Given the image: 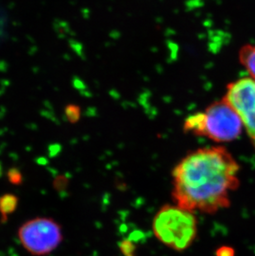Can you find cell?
<instances>
[{
  "mask_svg": "<svg viewBox=\"0 0 255 256\" xmlns=\"http://www.w3.org/2000/svg\"><path fill=\"white\" fill-rule=\"evenodd\" d=\"M240 165L224 147L188 152L172 171V198L186 210L214 214L230 205L240 186Z\"/></svg>",
  "mask_w": 255,
  "mask_h": 256,
  "instance_id": "cell-1",
  "label": "cell"
},
{
  "mask_svg": "<svg viewBox=\"0 0 255 256\" xmlns=\"http://www.w3.org/2000/svg\"><path fill=\"white\" fill-rule=\"evenodd\" d=\"M243 128L240 116L224 99L210 104L204 112L188 116L183 124V130L186 133L217 142L234 140Z\"/></svg>",
  "mask_w": 255,
  "mask_h": 256,
  "instance_id": "cell-2",
  "label": "cell"
},
{
  "mask_svg": "<svg viewBox=\"0 0 255 256\" xmlns=\"http://www.w3.org/2000/svg\"><path fill=\"white\" fill-rule=\"evenodd\" d=\"M152 232L166 246L184 252L193 244L198 232V219L192 210L180 206L165 205L156 213Z\"/></svg>",
  "mask_w": 255,
  "mask_h": 256,
  "instance_id": "cell-3",
  "label": "cell"
},
{
  "mask_svg": "<svg viewBox=\"0 0 255 256\" xmlns=\"http://www.w3.org/2000/svg\"><path fill=\"white\" fill-rule=\"evenodd\" d=\"M18 237L29 254L45 256L52 253L62 242V229L53 218H35L20 226Z\"/></svg>",
  "mask_w": 255,
  "mask_h": 256,
  "instance_id": "cell-4",
  "label": "cell"
},
{
  "mask_svg": "<svg viewBox=\"0 0 255 256\" xmlns=\"http://www.w3.org/2000/svg\"><path fill=\"white\" fill-rule=\"evenodd\" d=\"M223 99L238 114L255 145V80L244 78L230 83Z\"/></svg>",
  "mask_w": 255,
  "mask_h": 256,
  "instance_id": "cell-5",
  "label": "cell"
},
{
  "mask_svg": "<svg viewBox=\"0 0 255 256\" xmlns=\"http://www.w3.org/2000/svg\"><path fill=\"white\" fill-rule=\"evenodd\" d=\"M238 59L250 78L255 80V45L248 44L242 46L238 52Z\"/></svg>",
  "mask_w": 255,
  "mask_h": 256,
  "instance_id": "cell-6",
  "label": "cell"
},
{
  "mask_svg": "<svg viewBox=\"0 0 255 256\" xmlns=\"http://www.w3.org/2000/svg\"><path fill=\"white\" fill-rule=\"evenodd\" d=\"M18 198L14 194H4L0 196V214L6 218L17 210Z\"/></svg>",
  "mask_w": 255,
  "mask_h": 256,
  "instance_id": "cell-7",
  "label": "cell"
},
{
  "mask_svg": "<svg viewBox=\"0 0 255 256\" xmlns=\"http://www.w3.org/2000/svg\"><path fill=\"white\" fill-rule=\"evenodd\" d=\"M7 176L10 184H14V185H20L22 184V175L21 172L18 168H14L8 170Z\"/></svg>",
  "mask_w": 255,
  "mask_h": 256,
  "instance_id": "cell-8",
  "label": "cell"
},
{
  "mask_svg": "<svg viewBox=\"0 0 255 256\" xmlns=\"http://www.w3.org/2000/svg\"><path fill=\"white\" fill-rule=\"evenodd\" d=\"M66 114L68 116L69 120L72 122H76L80 118V110L78 107L69 106L66 109Z\"/></svg>",
  "mask_w": 255,
  "mask_h": 256,
  "instance_id": "cell-9",
  "label": "cell"
},
{
  "mask_svg": "<svg viewBox=\"0 0 255 256\" xmlns=\"http://www.w3.org/2000/svg\"><path fill=\"white\" fill-rule=\"evenodd\" d=\"M64 24L65 22H63V21L58 20H56L54 22H53V28H54L59 38H63V36H65L66 34V32L64 29L66 26V25H64Z\"/></svg>",
  "mask_w": 255,
  "mask_h": 256,
  "instance_id": "cell-10",
  "label": "cell"
},
{
  "mask_svg": "<svg viewBox=\"0 0 255 256\" xmlns=\"http://www.w3.org/2000/svg\"><path fill=\"white\" fill-rule=\"evenodd\" d=\"M216 256H234V250L230 247H222L217 250Z\"/></svg>",
  "mask_w": 255,
  "mask_h": 256,
  "instance_id": "cell-11",
  "label": "cell"
},
{
  "mask_svg": "<svg viewBox=\"0 0 255 256\" xmlns=\"http://www.w3.org/2000/svg\"><path fill=\"white\" fill-rule=\"evenodd\" d=\"M60 151V146L59 144H52L49 147V154L51 156H55Z\"/></svg>",
  "mask_w": 255,
  "mask_h": 256,
  "instance_id": "cell-12",
  "label": "cell"
},
{
  "mask_svg": "<svg viewBox=\"0 0 255 256\" xmlns=\"http://www.w3.org/2000/svg\"><path fill=\"white\" fill-rule=\"evenodd\" d=\"M2 174V165L0 164V175Z\"/></svg>",
  "mask_w": 255,
  "mask_h": 256,
  "instance_id": "cell-13",
  "label": "cell"
}]
</instances>
